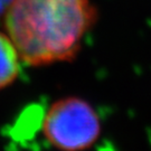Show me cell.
<instances>
[{"instance_id":"6da1fadb","label":"cell","mask_w":151,"mask_h":151,"mask_svg":"<svg viewBox=\"0 0 151 151\" xmlns=\"http://www.w3.org/2000/svg\"><path fill=\"white\" fill-rule=\"evenodd\" d=\"M96 18L91 0H14L5 27L20 60L40 66L73 60Z\"/></svg>"},{"instance_id":"7a4b0ae2","label":"cell","mask_w":151,"mask_h":151,"mask_svg":"<svg viewBox=\"0 0 151 151\" xmlns=\"http://www.w3.org/2000/svg\"><path fill=\"white\" fill-rule=\"evenodd\" d=\"M44 134L50 145L67 151L84 150L100 137L101 123L91 105L78 97L55 102L46 113Z\"/></svg>"},{"instance_id":"3957f363","label":"cell","mask_w":151,"mask_h":151,"mask_svg":"<svg viewBox=\"0 0 151 151\" xmlns=\"http://www.w3.org/2000/svg\"><path fill=\"white\" fill-rule=\"evenodd\" d=\"M19 54L9 36L0 32V88L10 85L19 74Z\"/></svg>"},{"instance_id":"277c9868","label":"cell","mask_w":151,"mask_h":151,"mask_svg":"<svg viewBox=\"0 0 151 151\" xmlns=\"http://www.w3.org/2000/svg\"><path fill=\"white\" fill-rule=\"evenodd\" d=\"M14 0H0V17L5 16Z\"/></svg>"}]
</instances>
